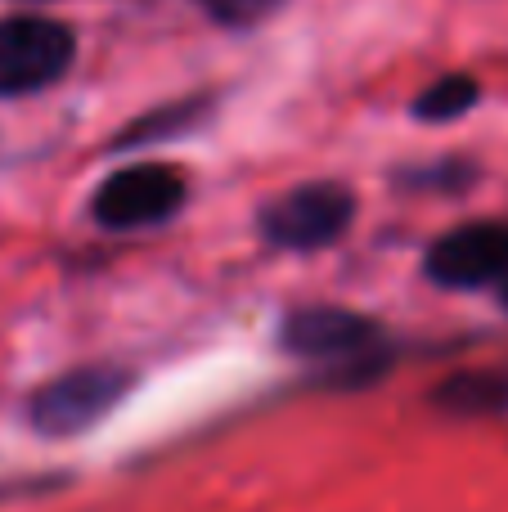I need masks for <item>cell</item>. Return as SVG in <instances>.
Listing matches in <instances>:
<instances>
[{
	"label": "cell",
	"instance_id": "1",
	"mask_svg": "<svg viewBox=\"0 0 508 512\" xmlns=\"http://www.w3.org/2000/svg\"><path fill=\"white\" fill-rule=\"evenodd\" d=\"M77 41L50 18H5L0 23V95H32L68 72Z\"/></svg>",
	"mask_w": 508,
	"mask_h": 512
},
{
	"label": "cell",
	"instance_id": "2",
	"mask_svg": "<svg viewBox=\"0 0 508 512\" xmlns=\"http://www.w3.org/2000/svg\"><path fill=\"white\" fill-rule=\"evenodd\" d=\"M126 391H131V373L126 369H72V373H63V378L45 382L32 396V423L41 427L45 436L86 432Z\"/></svg>",
	"mask_w": 508,
	"mask_h": 512
},
{
	"label": "cell",
	"instance_id": "3",
	"mask_svg": "<svg viewBox=\"0 0 508 512\" xmlns=\"http://www.w3.org/2000/svg\"><path fill=\"white\" fill-rule=\"evenodd\" d=\"M351 216H356V203L342 185H302L261 212V234L275 248L311 252L338 239L351 225Z\"/></svg>",
	"mask_w": 508,
	"mask_h": 512
},
{
	"label": "cell",
	"instance_id": "4",
	"mask_svg": "<svg viewBox=\"0 0 508 512\" xmlns=\"http://www.w3.org/2000/svg\"><path fill=\"white\" fill-rule=\"evenodd\" d=\"M185 203V176L176 167H126L117 176H108L95 194V221L108 230H140V225L167 221L176 207Z\"/></svg>",
	"mask_w": 508,
	"mask_h": 512
},
{
	"label": "cell",
	"instance_id": "5",
	"mask_svg": "<svg viewBox=\"0 0 508 512\" xmlns=\"http://www.w3.org/2000/svg\"><path fill=\"white\" fill-rule=\"evenodd\" d=\"M428 274L441 288H482L508 279V230L504 225H464L428 252Z\"/></svg>",
	"mask_w": 508,
	"mask_h": 512
},
{
	"label": "cell",
	"instance_id": "6",
	"mask_svg": "<svg viewBox=\"0 0 508 512\" xmlns=\"http://www.w3.org/2000/svg\"><path fill=\"white\" fill-rule=\"evenodd\" d=\"M378 337L369 319L351 315V310H297L284 324V346L311 360H338V355L365 351Z\"/></svg>",
	"mask_w": 508,
	"mask_h": 512
},
{
	"label": "cell",
	"instance_id": "7",
	"mask_svg": "<svg viewBox=\"0 0 508 512\" xmlns=\"http://www.w3.org/2000/svg\"><path fill=\"white\" fill-rule=\"evenodd\" d=\"M473 104H477V81L473 77H441L437 86L419 95L414 113H419L423 122H450V117L468 113Z\"/></svg>",
	"mask_w": 508,
	"mask_h": 512
},
{
	"label": "cell",
	"instance_id": "8",
	"mask_svg": "<svg viewBox=\"0 0 508 512\" xmlns=\"http://www.w3.org/2000/svg\"><path fill=\"white\" fill-rule=\"evenodd\" d=\"M441 405L459 409V414H482V409H504L508 405V382L495 373H473V378H459L441 391Z\"/></svg>",
	"mask_w": 508,
	"mask_h": 512
},
{
	"label": "cell",
	"instance_id": "9",
	"mask_svg": "<svg viewBox=\"0 0 508 512\" xmlns=\"http://www.w3.org/2000/svg\"><path fill=\"white\" fill-rule=\"evenodd\" d=\"M198 5L225 27H248V23H257V18H266L279 0H198Z\"/></svg>",
	"mask_w": 508,
	"mask_h": 512
},
{
	"label": "cell",
	"instance_id": "10",
	"mask_svg": "<svg viewBox=\"0 0 508 512\" xmlns=\"http://www.w3.org/2000/svg\"><path fill=\"white\" fill-rule=\"evenodd\" d=\"M504 306H508V279H504Z\"/></svg>",
	"mask_w": 508,
	"mask_h": 512
}]
</instances>
